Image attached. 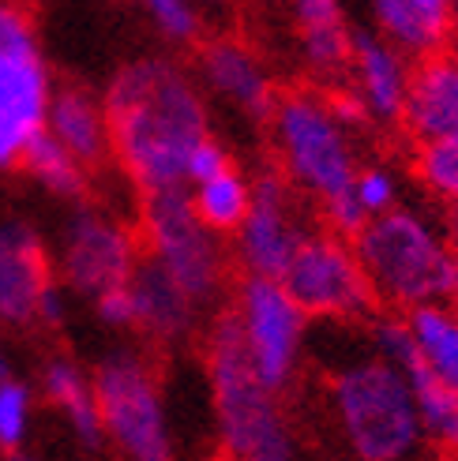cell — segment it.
<instances>
[{"label":"cell","instance_id":"obj_1","mask_svg":"<svg viewBox=\"0 0 458 461\" xmlns=\"http://www.w3.org/2000/svg\"><path fill=\"white\" fill-rule=\"evenodd\" d=\"M109 158L147 192L185 188L188 154L211 135L199 79L173 57H135L113 72L105 95Z\"/></svg>","mask_w":458,"mask_h":461},{"label":"cell","instance_id":"obj_2","mask_svg":"<svg viewBox=\"0 0 458 461\" xmlns=\"http://www.w3.org/2000/svg\"><path fill=\"white\" fill-rule=\"evenodd\" d=\"M327 402L353 461H414L425 428L402 367L376 349L331 367Z\"/></svg>","mask_w":458,"mask_h":461},{"label":"cell","instance_id":"obj_3","mask_svg":"<svg viewBox=\"0 0 458 461\" xmlns=\"http://www.w3.org/2000/svg\"><path fill=\"white\" fill-rule=\"evenodd\" d=\"M207 383L225 461H297V439L282 412V394L267 390L237 330L234 312H218L207 330Z\"/></svg>","mask_w":458,"mask_h":461},{"label":"cell","instance_id":"obj_4","mask_svg":"<svg viewBox=\"0 0 458 461\" xmlns=\"http://www.w3.org/2000/svg\"><path fill=\"white\" fill-rule=\"evenodd\" d=\"M350 244L369 274L376 301L387 308L409 312L417 304L451 301L458 285V256L447 237L409 206L372 214Z\"/></svg>","mask_w":458,"mask_h":461},{"label":"cell","instance_id":"obj_5","mask_svg":"<svg viewBox=\"0 0 458 461\" xmlns=\"http://www.w3.org/2000/svg\"><path fill=\"white\" fill-rule=\"evenodd\" d=\"M270 135L279 150V169L293 188L327 203L346 195L357 176L353 131L327 109L316 90H289L279 95L270 109Z\"/></svg>","mask_w":458,"mask_h":461},{"label":"cell","instance_id":"obj_6","mask_svg":"<svg viewBox=\"0 0 458 461\" xmlns=\"http://www.w3.org/2000/svg\"><path fill=\"white\" fill-rule=\"evenodd\" d=\"M95 398L105 447L117 450L121 461H173V428L166 412V394L154 364L140 349H113L98 360Z\"/></svg>","mask_w":458,"mask_h":461},{"label":"cell","instance_id":"obj_7","mask_svg":"<svg viewBox=\"0 0 458 461\" xmlns=\"http://www.w3.org/2000/svg\"><path fill=\"white\" fill-rule=\"evenodd\" d=\"M140 225L147 259L162 267L199 308L215 304L225 285L229 256L222 248V237L196 218L188 188L147 192Z\"/></svg>","mask_w":458,"mask_h":461},{"label":"cell","instance_id":"obj_8","mask_svg":"<svg viewBox=\"0 0 458 461\" xmlns=\"http://www.w3.org/2000/svg\"><path fill=\"white\" fill-rule=\"evenodd\" d=\"M53 76L31 15L0 0V169H19L27 143L45 128Z\"/></svg>","mask_w":458,"mask_h":461},{"label":"cell","instance_id":"obj_9","mask_svg":"<svg viewBox=\"0 0 458 461\" xmlns=\"http://www.w3.org/2000/svg\"><path fill=\"white\" fill-rule=\"evenodd\" d=\"M282 285L308 319L369 322L380 308L353 244L331 229L301 240L282 274Z\"/></svg>","mask_w":458,"mask_h":461},{"label":"cell","instance_id":"obj_10","mask_svg":"<svg viewBox=\"0 0 458 461\" xmlns=\"http://www.w3.org/2000/svg\"><path fill=\"white\" fill-rule=\"evenodd\" d=\"M234 319L244 341V353L252 360L256 379L282 394L301 367V349L308 338V315L297 308L282 282L244 274L234 293Z\"/></svg>","mask_w":458,"mask_h":461},{"label":"cell","instance_id":"obj_11","mask_svg":"<svg viewBox=\"0 0 458 461\" xmlns=\"http://www.w3.org/2000/svg\"><path fill=\"white\" fill-rule=\"evenodd\" d=\"M248 188H252V199H248L244 221L234 233V256L244 274L282 282L293 251L308 237V229L297 218L293 184L279 166H267L248 180Z\"/></svg>","mask_w":458,"mask_h":461},{"label":"cell","instance_id":"obj_12","mask_svg":"<svg viewBox=\"0 0 458 461\" xmlns=\"http://www.w3.org/2000/svg\"><path fill=\"white\" fill-rule=\"evenodd\" d=\"M135 263H140V240H135V233L124 221L102 211H90V206H79L68 218L57 251V270L64 289L95 301L98 293L124 285Z\"/></svg>","mask_w":458,"mask_h":461},{"label":"cell","instance_id":"obj_13","mask_svg":"<svg viewBox=\"0 0 458 461\" xmlns=\"http://www.w3.org/2000/svg\"><path fill=\"white\" fill-rule=\"evenodd\" d=\"M199 86H207L215 98L234 105L248 121H267L279 102V86L267 64L237 38H211L199 45Z\"/></svg>","mask_w":458,"mask_h":461},{"label":"cell","instance_id":"obj_14","mask_svg":"<svg viewBox=\"0 0 458 461\" xmlns=\"http://www.w3.org/2000/svg\"><path fill=\"white\" fill-rule=\"evenodd\" d=\"M53 282V267L41 237L27 221L0 225V322L31 327L38 322V301Z\"/></svg>","mask_w":458,"mask_h":461},{"label":"cell","instance_id":"obj_15","mask_svg":"<svg viewBox=\"0 0 458 461\" xmlns=\"http://www.w3.org/2000/svg\"><path fill=\"white\" fill-rule=\"evenodd\" d=\"M350 68H353V90L364 102L369 121L398 124L409 86V60L395 50L387 38L372 31H353L350 38Z\"/></svg>","mask_w":458,"mask_h":461},{"label":"cell","instance_id":"obj_16","mask_svg":"<svg viewBox=\"0 0 458 461\" xmlns=\"http://www.w3.org/2000/svg\"><path fill=\"white\" fill-rule=\"evenodd\" d=\"M402 124L417 143L458 135V57L436 53L409 72Z\"/></svg>","mask_w":458,"mask_h":461},{"label":"cell","instance_id":"obj_17","mask_svg":"<svg viewBox=\"0 0 458 461\" xmlns=\"http://www.w3.org/2000/svg\"><path fill=\"white\" fill-rule=\"evenodd\" d=\"M128 293H132V308H135L132 330L147 334L151 341L173 345V341H185L196 330L199 304L154 259L140 256V263H135L132 278H128Z\"/></svg>","mask_w":458,"mask_h":461},{"label":"cell","instance_id":"obj_18","mask_svg":"<svg viewBox=\"0 0 458 461\" xmlns=\"http://www.w3.org/2000/svg\"><path fill=\"white\" fill-rule=\"evenodd\" d=\"M376 34L402 57H436L454 27V0H372Z\"/></svg>","mask_w":458,"mask_h":461},{"label":"cell","instance_id":"obj_19","mask_svg":"<svg viewBox=\"0 0 458 461\" xmlns=\"http://www.w3.org/2000/svg\"><path fill=\"white\" fill-rule=\"evenodd\" d=\"M45 131H50L83 169H95L109 158V128H105L102 98H95L83 86L53 90L50 113H45Z\"/></svg>","mask_w":458,"mask_h":461},{"label":"cell","instance_id":"obj_20","mask_svg":"<svg viewBox=\"0 0 458 461\" xmlns=\"http://www.w3.org/2000/svg\"><path fill=\"white\" fill-rule=\"evenodd\" d=\"M41 394L64 417V424H68V431H72V439L79 443V450L98 454L105 447L95 383H90V375L72 357H53L41 367Z\"/></svg>","mask_w":458,"mask_h":461},{"label":"cell","instance_id":"obj_21","mask_svg":"<svg viewBox=\"0 0 458 461\" xmlns=\"http://www.w3.org/2000/svg\"><path fill=\"white\" fill-rule=\"evenodd\" d=\"M402 319L417 345L421 364L444 386L458 390V312L447 301H432V304L409 308Z\"/></svg>","mask_w":458,"mask_h":461},{"label":"cell","instance_id":"obj_22","mask_svg":"<svg viewBox=\"0 0 458 461\" xmlns=\"http://www.w3.org/2000/svg\"><path fill=\"white\" fill-rule=\"evenodd\" d=\"M188 199H192L196 218L207 225L211 233L229 237V233H237V225H241L244 214H248L252 188H248V176H244L237 166H229V169H222V173L211 176V180L192 184Z\"/></svg>","mask_w":458,"mask_h":461},{"label":"cell","instance_id":"obj_23","mask_svg":"<svg viewBox=\"0 0 458 461\" xmlns=\"http://www.w3.org/2000/svg\"><path fill=\"white\" fill-rule=\"evenodd\" d=\"M19 169H27L45 192L57 199H83L87 195V169L68 154L50 131H38L19 158Z\"/></svg>","mask_w":458,"mask_h":461},{"label":"cell","instance_id":"obj_24","mask_svg":"<svg viewBox=\"0 0 458 461\" xmlns=\"http://www.w3.org/2000/svg\"><path fill=\"white\" fill-rule=\"evenodd\" d=\"M414 169L432 195L444 199L447 206H458V135L421 143Z\"/></svg>","mask_w":458,"mask_h":461},{"label":"cell","instance_id":"obj_25","mask_svg":"<svg viewBox=\"0 0 458 461\" xmlns=\"http://www.w3.org/2000/svg\"><path fill=\"white\" fill-rule=\"evenodd\" d=\"M31 417H34V390L15 372H5L0 375V450L5 454L23 450L31 435Z\"/></svg>","mask_w":458,"mask_h":461},{"label":"cell","instance_id":"obj_26","mask_svg":"<svg viewBox=\"0 0 458 461\" xmlns=\"http://www.w3.org/2000/svg\"><path fill=\"white\" fill-rule=\"evenodd\" d=\"M154 31L173 45H196L203 34V5L199 0H135Z\"/></svg>","mask_w":458,"mask_h":461},{"label":"cell","instance_id":"obj_27","mask_svg":"<svg viewBox=\"0 0 458 461\" xmlns=\"http://www.w3.org/2000/svg\"><path fill=\"white\" fill-rule=\"evenodd\" d=\"M353 195L361 203L364 214H383L391 211V206H398V180L387 173L383 166H357V176H353Z\"/></svg>","mask_w":458,"mask_h":461},{"label":"cell","instance_id":"obj_28","mask_svg":"<svg viewBox=\"0 0 458 461\" xmlns=\"http://www.w3.org/2000/svg\"><path fill=\"white\" fill-rule=\"evenodd\" d=\"M297 34H319V31H338L346 27L338 0H289Z\"/></svg>","mask_w":458,"mask_h":461},{"label":"cell","instance_id":"obj_29","mask_svg":"<svg viewBox=\"0 0 458 461\" xmlns=\"http://www.w3.org/2000/svg\"><path fill=\"white\" fill-rule=\"evenodd\" d=\"M234 166V158H229V147L218 143L215 135H207V140H199L196 150L188 154V169H185V188H192V184H203L218 176L222 169Z\"/></svg>","mask_w":458,"mask_h":461},{"label":"cell","instance_id":"obj_30","mask_svg":"<svg viewBox=\"0 0 458 461\" xmlns=\"http://www.w3.org/2000/svg\"><path fill=\"white\" fill-rule=\"evenodd\" d=\"M95 315H98V322H105L109 330H132L135 327V308H132L128 282L98 293L95 296Z\"/></svg>","mask_w":458,"mask_h":461},{"label":"cell","instance_id":"obj_31","mask_svg":"<svg viewBox=\"0 0 458 461\" xmlns=\"http://www.w3.org/2000/svg\"><path fill=\"white\" fill-rule=\"evenodd\" d=\"M319 211H324V221H327L331 233L346 237V240L357 233L364 221H369V214L361 211V203H357L353 188H350L346 195H334V199H327V203H319Z\"/></svg>","mask_w":458,"mask_h":461},{"label":"cell","instance_id":"obj_32","mask_svg":"<svg viewBox=\"0 0 458 461\" xmlns=\"http://www.w3.org/2000/svg\"><path fill=\"white\" fill-rule=\"evenodd\" d=\"M324 102H327V109H331L334 117H338L342 124H346L350 131H353V128H361V124H369V113H364V102H361L357 90L331 86L327 95H324Z\"/></svg>","mask_w":458,"mask_h":461},{"label":"cell","instance_id":"obj_33","mask_svg":"<svg viewBox=\"0 0 458 461\" xmlns=\"http://www.w3.org/2000/svg\"><path fill=\"white\" fill-rule=\"evenodd\" d=\"M68 315L64 308V285L60 282H50L41 293V301H38V322H45V327H60Z\"/></svg>","mask_w":458,"mask_h":461},{"label":"cell","instance_id":"obj_34","mask_svg":"<svg viewBox=\"0 0 458 461\" xmlns=\"http://www.w3.org/2000/svg\"><path fill=\"white\" fill-rule=\"evenodd\" d=\"M447 244H451V251L458 256V206H451V218H447Z\"/></svg>","mask_w":458,"mask_h":461},{"label":"cell","instance_id":"obj_35","mask_svg":"<svg viewBox=\"0 0 458 461\" xmlns=\"http://www.w3.org/2000/svg\"><path fill=\"white\" fill-rule=\"evenodd\" d=\"M8 461H41V457H34V454H23V450H15V454H8Z\"/></svg>","mask_w":458,"mask_h":461},{"label":"cell","instance_id":"obj_36","mask_svg":"<svg viewBox=\"0 0 458 461\" xmlns=\"http://www.w3.org/2000/svg\"><path fill=\"white\" fill-rule=\"evenodd\" d=\"M447 304H451V308L458 312V285H454V293H451V301H447Z\"/></svg>","mask_w":458,"mask_h":461},{"label":"cell","instance_id":"obj_37","mask_svg":"<svg viewBox=\"0 0 458 461\" xmlns=\"http://www.w3.org/2000/svg\"><path fill=\"white\" fill-rule=\"evenodd\" d=\"M207 461H225V457H207Z\"/></svg>","mask_w":458,"mask_h":461},{"label":"cell","instance_id":"obj_38","mask_svg":"<svg viewBox=\"0 0 458 461\" xmlns=\"http://www.w3.org/2000/svg\"><path fill=\"white\" fill-rule=\"evenodd\" d=\"M199 5H207V0H199Z\"/></svg>","mask_w":458,"mask_h":461}]
</instances>
